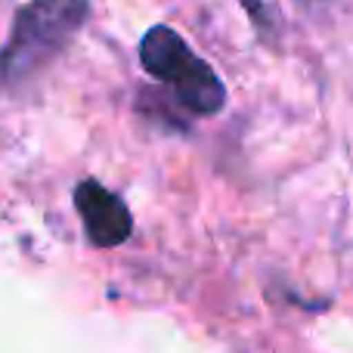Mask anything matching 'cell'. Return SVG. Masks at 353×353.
Returning a JSON list of instances; mask_svg holds the SVG:
<instances>
[{
	"label": "cell",
	"mask_w": 353,
	"mask_h": 353,
	"mask_svg": "<svg viewBox=\"0 0 353 353\" xmlns=\"http://www.w3.org/2000/svg\"><path fill=\"white\" fill-rule=\"evenodd\" d=\"M239 3H242L245 10L251 12V19H254L257 25H267V12H263V3H261V0H239Z\"/></svg>",
	"instance_id": "4"
},
{
	"label": "cell",
	"mask_w": 353,
	"mask_h": 353,
	"mask_svg": "<svg viewBox=\"0 0 353 353\" xmlns=\"http://www.w3.org/2000/svg\"><path fill=\"white\" fill-rule=\"evenodd\" d=\"M74 205H78V214L84 220V230L93 245L112 248V245H121L130 236V226H134L130 223V211L103 183H97V180L78 183Z\"/></svg>",
	"instance_id": "3"
},
{
	"label": "cell",
	"mask_w": 353,
	"mask_h": 353,
	"mask_svg": "<svg viewBox=\"0 0 353 353\" xmlns=\"http://www.w3.org/2000/svg\"><path fill=\"white\" fill-rule=\"evenodd\" d=\"M90 16L87 0H31L12 19L0 47V84L19 87L41 74Z\"/></svg>",
	"instance_id": "1"
},
{
	"label": "cell",
	"mask_w": 353,
	"mask_h": 353,
	"mask_svg": "<svg viewBox=\"0 0 353 353\" xmlns=\"http://www.w3.org/2000/svg\"><path fill=\"white\" fill-rule=\"evenodd\" d=\"M140 62L155 81L174 90L176 103L192 115H217L226 103V87L201 56L171 25H152L140 41Z\"/></svg>",
	"instance_id": "2"
}]
</instances>
